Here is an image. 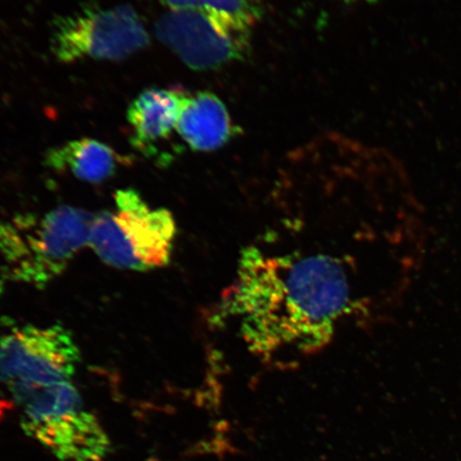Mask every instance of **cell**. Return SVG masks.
Masks as SVG:
<instances>
[{
    "instance_id": "obj_1",
    "label": "cell",
    "mask_w": 461,
    "mask_h": 461,
    "mask_svg": "<svg viewBox=\"0 0 461 461\" xmlns=\"http://www.w3.org/2000/svg\"><path fill=\"white\" fill-rule=\"evenodd\" d=\"M292 248H246L218 309L221 320L238 327L248 349L267 359L324 348L358 308L348 256Z\"/></svg>"
},
{
    "instance_id": "obj_2",
    "label": "cell",
    "mask_w": 461,
    "mask_h": 461,
    "mask_svg": "<svg viewBox=\"0 0 461 461\" xmlns=\"http://www.w3.org/2000/svg\"><path fill=\"white\" fill-rule=\"evenodd\" d=\"M95 216L63 205L0 222V276L42 287L65 272L89 238Z\"/></svg>"
},
{
    "instance_id": "obj_3",
    "label": "cell",
    "mask_w": 461,
    "mask_h": 461,
    "mask_svg": "<svg viewBox=\"0 0 461 461\" xmlns=\"http://www.w3.org/2000/svg\"><path fill=\"white\" fill-rule=\"evenodd\" d=\"M176 223L168 210L151 209L134 189L119 190L115 210L95 216L89 246L102 261L144 272L170 262Z\"/></svg>"
},
{
    "instance_id": "obj_4",
    "label": "cell",
    "mask_w": 461,
    "mask_h": 461,
    "mask_svg": "<svg viewBox=\"0 0 461 461\" xmlns=\"http://www.w3.org/2000/svg\"><path fill=\"white\" fill-rule=\"evenodd\" d=\"M51 51L58 60H123L149 44L147 29L129 5L90 7L57 19Z\"/></svg>"
},
{
    "instance_id": "obj_5",
    "label": "cell",
    "mask_w": 461,
    "mask_h": 461,
    "mask_svg": "<svg viewBox=\"0 0 461 461\" xmlns=\"http://www.w3.org/2000/svg\"><path fill=\"white\" fill-rule=\"evenodd\" d=\"M159 41L190 68L215 70L245 59L251 28L229 17L198 9H170L157 23Z\"/></svg>"
},
{
    "instance_id": "obj_6",
    "label": "cell",
    "mask_w": 461,
    "mask_h": 461,
    "mask_svg": "<svg viewBox=\"0 0 461 461\" xmlns=\"http://www.w3.org/2000/svg\"><path fill=\"white\" fill-rule=\"evenodd\" d=\"M79 360L72 334L59 325L26 326L0 338V383L68 382Z\"/></svg>"
},
{
    "instance_id": "obj_7",
    "label": "cell",
    "mask_w": 461,
    "mask_h": 461,
    "mask_svg": "<svg viewBox=\"0 0 461 461\" xmlns=\"http://www.w3.org/2000/svg\"><path fill=\"white\" fill-rule=\"evenodd\" d=\"M22 429L61 460L100 461L111 451L99 420L83 411L38 420H22Z\"/></svg>"
},
{
    "instance_id": "obj_8",
    "label": "cell",
    "mask_w": 461,
    "mask_h": 461,
    "mask_svg": "<svg viewBox=\"0 0 461 461\" xmlns=\"http://www.w3.org/2000/svg\"><path fill=\"white\" fill-rule=\"evenodd\" d=\"M186 96L178 89L159 88L148 89L138 95L128 111L131 143L144 153L154 152L155 144L176 131Z\"/></svg>"
},
{
    "instance_id": "obj_9",
    "label": "cell",
    "mask_w": 461,
    "mask_h": 461,
    "mask_svg": "<svg viewBox=\"0 0 461 461\" xmlns=\"http://www.w3.org/2000/svg\"><path fill=\"white\" fill-rule=\"evenodd\" d=\"M234 130L228 109L215 95H187L176 131L194 151H215L230 141Z\"/></svg>"
},
{
    "instance_id": "obj_10",
    "label": "cell",
    "mask_w": 461,
    "mask_h": 461,
    "mask_svg": "<svg viewBox=\"0 0 461 461\" xmlns=\"http://www.w3.org/2000/svg\"><path fill=\"white\" fill-rule=\"evenodd\" d=\"M45 163L54 170L70 172L78 180L96 184L114 175L119 158L107 144L83 138L50 149Z\"/></svg>"
},
{
    "instance_id": "obj_11",
    "label": "cell",
    "mask_w": 461,
    "mask_h": 461,
    "mask_svg": "<svg viewBox=\"0 0 461 461\" xmlns=\"http://www.w3.org/2000/svg\"><path fill=\"white\" fill-rule=\"evenodd\" d=\"M9 388L24 411L22 419L24 420L38 422L82 411V396L68 382L46 384L14 382L9 384Z\"/></svg>"
},
{
    "instance_id": "obj_12",
    "label": "cell",
    "mask_w": 461,
    "mask_h": 461,
    "mask_svg": "<svg viewBox=\"0 0 461 461\" xmlns=\"http://www.w3.org/2000/svg\"><path fill=\"white\" fill-rule=\"evenodd\" d=\"M169 9H198L221 14L252 28L261 10L256 0H163Z\"/></svg>"
},
{
    "instance_id": "obj_13",
    "label": "cell",
    "mask_w": 461,
    "mask_h": 461,
    "mask_svg": "<svg viewBox=\"0 0 461 461\" xmlns=\"http://www.w3.org/2000/svg\"><path fill=\"white\" fill-rule=\"evenodd\" d=\"M3 292H4V279H3V276H0V296H2Z\"/></svg>"
},
{
    "instance_id": "obj_14",
    "label": "cell",
    "mask_w": 461,
    "mask_h": 461,
    "mask_svg": "<svg viewBox=\"0 0 461 461\" xmlns=\"http://www.w3.org/2000/svg\"><path fill=\"white\" fill-rule=\"evenodd\" d=\"M343 2L350 4V3L359 2V0H343ZM365 2H375V0H365Z\"/></svg>"
}]
</instances>
